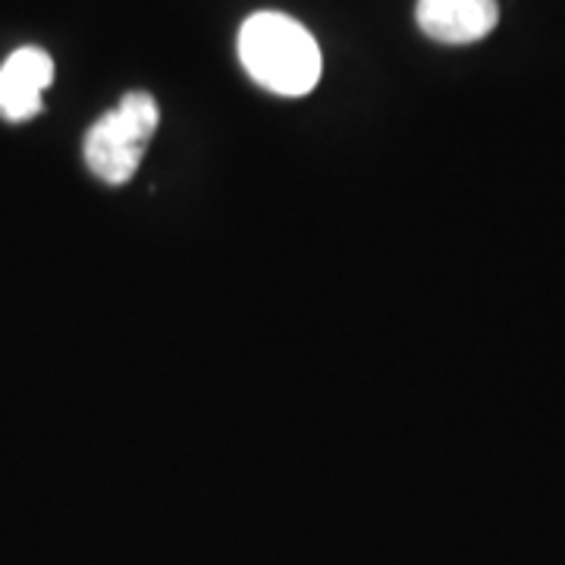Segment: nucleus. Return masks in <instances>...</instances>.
I'll return each instance as SVG.
<instances>
[{
	"instance_id": "f257e3e1",
	"label": "nucleus",
	"mask_w": 565,
	"mask_h": 565,
	"mask_svg": "<svg viewBox=\"0 0 565 565\" xmlns=\"http://www.w3.org/2000/svg\"><path fill=\"white\" fill-rule=\"evenodd\" d=\"M239 61L262 88L280 98H302L321 82V47L286 13L264 10L239 29Z\"/></svg>"
},
{
	"instance_id": "f03ea898",
	"label": "nucleus",
	"mask_w": 565,
	"mask_h": 565,
	"mask_svg": "<svg viewBox=\"0 0 565 565\" xmlns=\"http://www.w3.org/2000/svg\"><path fill=\"white\" fill-rule=\"evenodd\" d=\"M161 110L148 92H129L85 136V163L98 180L122 185L136 177L145 148L158 132Z\"/></svg>"
},
{
	"instance_id": "7ed1b4c3",
	"label": "nucleus",
	"mask_w": 565,
	"mask_h": 565,
	"mask_svg": "<svg viewBox=\"0 0 565 565\" xmlns=\"http://www.w3.org/2000/svg\"><path fill=\"white\" fill-rule=\"evenodd\" d=\"M54 82V61L41 47H20L0 66V120L25 122L41 114V98Z\"/></svg>"
},
{
	"instance_id": "20e7f679",
	"label": "nucleus",
	"mask_w": 565,
	"mask_h": 565,
	"mask_svg": "<svg viewBox=\"0 0 565 565\" xmlns=\"http://www.w3.org/2000/svg\"><path fill=\"white\" fill-rule=\"evenodd\" d=\"M415 20L427 39L440 44H475L500 22L497 0H418Z\"/></svg>"
}]
</instances>
